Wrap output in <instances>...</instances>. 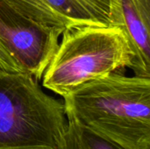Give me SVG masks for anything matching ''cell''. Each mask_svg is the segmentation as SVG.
I'll return each mask as SVG.
<instances>
[{
  "label": "cell",
  "instance_id": "6da1fadb",
  "mask_svg": "<svg viewBox=\"0 0 150 149\" xmlns=\"http://www.w3.org/2000/svg\"><path fill=\"white\" fill-rule=\"evenodd\" d=\"M62 98L68 120L125 149H150V78L116 70Z\"/></svg>",
  "mask_w": 150,
  "mask_h": 149
},
{
  "label": "cell",
  "instance_id": "7a4b0ae2",
  "mask_svg": "<svg viewBox=\"0 0 150 149\" xmlns=\"http://www.w3.org/2000/svg\"><path fill=\"white\" fill-rule=\"evenodd\" d=\"M62 34L42 76V85L61 97L132 66L133 54L119 27L80 25Z\"/></svg>",
  "mask_w": 150,
  "mask_h": 149
},
{
  "label": "cell",
  "instance_id": "3957f363",
  "mask_svg": "<svg viewBox=\"0 0 150 149\" xmlns=\"http://www.w3.org/2000/svg\"><path fill=\"white\" fill-rule=\"evenodd\" d=\"M67 124L63 103L33 76L0 70V149H59Z\"/></svg>",
  "mask_w": 150,
  "mask_h": 149
},
{
  "label": "cell",
  "instance_id": "277c9868",
  "mask_svg": "<svg viewBox=\"0 0 150 149\" xmlns=\"http://www.w3.org/2000/svg\"><path fill=\"white\" fill-rule=\"evenodd\" d=\"M62 33V30L34 23L7 0H0V42L36 80L42 78Z\"/></svg>",
  "mask_w": 150,
  "mask_h": 149
},
{
  "label": "cell",
  "instance_id": "5b68a950",
  "mask_svg": "<svg viewBox=\"0 0 150 149\" xmlns=\"http://www.w3.org/2000/svg\"><path fill=\"white\" fill-rule=\"evenodd\" d=\"M34 23L62 32L80 25L110 26V0H7Z\"/></svg>",
  "mask_w": 150,
  "mask_h": 149
},
{
  "label": "cell",
  "instance_id": "8992f818",
  "mask_svg": "<svg viewBox=\"0 0 150 149\" xmlns=\"http://www.w3.org/2000/svg\"><path fill=\"white\" fill-rule=\"evenodd\" d=\"M110 25L119 27L127 40L134 76L150 78V22L133 0H110Z\"/></svg>",
  "mask_w": 150,
  "mask_h": 149
},
{
  "label": "cell",
  "instance_id": "52a82bcc",
  "mask_svg": "<svg viewBox=\"0 0 150 149\" xmlns=\"http://www.w3.org/2000/svg\"><path fill=\"white\" fill-rule=\"evenodd\" d=\"M59 149L125 148L72 120H68L67 128Z\"/></svg>",
  "mask_w": 150,
  "mask_h": 149
},
{
  "label": "cell",
  "instance_id": "ba28073f",
  "mask_svg": "<svg viewBox=\"0 0 150 149\" xmlns=\"http://www.w3.org/2000/svg\"><path fill=\"white\" fill-rule=\"evenodd\" d=\"M0 70L7 72H22L24 71L18 61L6 50L0 42ZM25 72V71H24Z\"/></svg>",
  "mask_w": 150,
  "mask_h": 149
},
{
  "label": "cell",
  "instance_id": "9c48e42d",
  "mask_svg": "<svg viewBox=\"0 0 150 149\" xmlns=\"http://www.w3.org/2000/svg\"><path fill=\"white\" fill-rule=\"evenodd\" d=\"M137 8L145 18L146 20L150 22V0H133Z\"/></svg>",
  "mask_w": 150,
  "mask_h": 149
}]
</instances>
